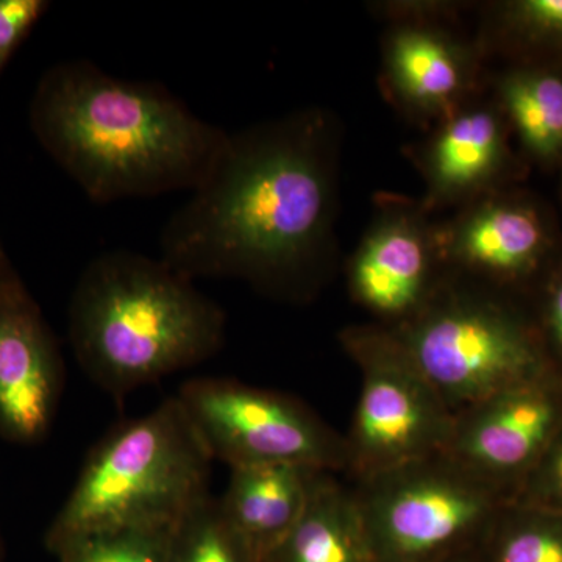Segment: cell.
<instances>
[{"instance_id": "19", "label": "cell", "mask_w": 562, "mask_h": 562, "mask_svg": "<svg viewBox=\"0 0 562 562\" xmlns=\"http://www.w3.org/2000/svg\"><path fill=\"white\" fill-rule=\"evenodd\" d=\"M508 505L482 543L484 562H562V517Z\"/></svg>"}, {"instance_id": "21", "label": "cell", "mask_w": 562, "mask_h": 562, "mask_svg": "<svg viewBox=\"0 0 562 562\" xmlns=\"http://www.w3.org/2000/svg\"><path fill=\"white\" fill-rule=\"evenodd\" d=\"M172 531L122 530L80 536L58 547L65 562H169Z\"/></svg>"}, {"instance_id": "15", "label": "cell", "mask_w": 562, "mask_h": 562, "mask_svg": "<svg viewBox=\"0 0 562 562\" xmlns=\"http://www.w3.org/2000/svg\"><path fill=\"white\" fill-rule=\"evenodd\" d=\"M319 472L295 464L232 469L217 502L224 522L255 562H266L299 522Z\"/></svg>"}, {"instance_id": "11", "label": "cell", "mask_w": 562, "mask_h": 562, "mask_svg": "<svg viewBox=\"0 0 562 562\" xmlns=\"http://www.w3.org/2000/svg\"><path fill=\"white\" fill-rule=\"evenodd\" d=\"M509 136L512 128L501 106L484 92L430 128L409 151L424 179L425 210L435 216L508 190L522 169Z\"/></svg>"}, {"instance_id": "3", "label": "cell", "mask_w": 562, "mask_h": 562, "mask_svg": "<svg viewBox=\"0 0 562 562\" xmlns=\"http://www.w3.org/2000/svg\"><path fill=\"white\" fill-rule=\"evenodd\" d=\"M225 313L165 261L127 250L94 258L74 290L69 338L85 373L125 397L209 360Z\"/></svg>"}, {"instance_id": "12", "label": "cell", "mask_w": 562, "mask_h": 562, "mask_svg": "<svg viewBox=\"0 0 562 562\" xmlns=\"http://www.w3.org/2000/svg\"><path fill=\"white\" fill-rule=\"evenodd\" d=\"M438 241L446 272L480 286L530 279L554 249L542 210L509 190L484 195L438 222Z\"/></svg>"}, {"instance_id": "7", "label": "cell", "mask_w": 562, "mask_h": 562, "mask_svg": "<svg viewBox=\"0 0 562 562\" xmlns=\"http://www.w3.org/2000/svg\"><path fill=\"white\" fill-rule=\"evenodd\" d=\"M339 341L361 372V392L346 442V471L357 482L447 453L457 414L425 379L391 328L358 325Z\"/></svg>"}, {"instance_id": "25", "label": "cell", "mask_w": 562, "mask_h": 562, "mask_svg": "<svg viewBox=\"0 0 562 562\" xmlns=\"http://www.w3.org/2000/svg\"><path fill=\"white\" fill-rule=\"evenodd\" d=\"M441 562H484L482 546L453 554V557L447 558V560Z\"/></svg>"}, {"instance_id": "17", "label": "cell", "mask_w": 562, "mask_h": 562, "mask_svg": "<svg viewBox=\"0 0 562 562\" xmlns=\"http://www.w3.org/2000/svg\"><path fill=\"white\" fill-rule=\"evenodd\" d=\"M487 85L525 154L539 165H562V68L514 65Z\"/></svg>"}, {"instance_id": "2", "label": "cell", "mask_w": 562, "mask_h": 562, "mask_svg": "<svg viewBox=\"0 0 562 562\" xmlns=\"http://www.w3.org/2000/svg\"><path fill=\"white\" fill-rule=\"evenodd\" d=\"M31 125L52 160L98 203L195 190L228 135L165 85L116 79L88 60L46 70Z\"/></svg>"}, {"instance_id": "10", "label": "cell", "mask_w": 562, "mask_h": 562, "mask_svg": "<svg viewBox=\"0 0 562 562\" xmlns=\"http://www.w3.org/2000/svg\"><path fill=\"white\" fill-rule=\"evenodd\" d=\"M347 262L351 297L395 327L424 308L446 279L438 221L420 201L384 192Z\"/></svg>"}, {"instance_id": "4", "label": "cell", "mask_w": 562, "mask_h": 562, "mask_svg": "<svg viewBox=\"0 0 562 562\" xmlns=\"http://www.w3.org/2000/svg\"><path fill=\"white\" fill-rule=\"evenodd\" d=\"M209 450L176 395L92 450L52 527L60 547L95 532L173 531L210 497Z\"/></svg>"}, {"instance_id": "24", "label": "cell", "mask_w": 562, "mask_h": 562, "mask_svg": "<svg viewBox=\"0 0 562 562\" xmlns=\"http://www.w3.org/2000/svg\"><path fill=\"white\" fill-rule=\"evenodd\" d=\"M543 324L547 341L562 358V272L552 281L547 292Z\"/></svg>"}, {"instance_id": "18", "label": "cell", "mask_w": 562, "mask_h": 562, "mask_svg": "<svg viewBox=\"0 0 562 562\" xmlns=\"http://www.w3.org/2000/svg\"><path fill=\"white\" fill-rule=\"evenodd\" d=\"M486 57L495 52L562 55V0H513L491 7L476 33Z\"/></svg>"}, {"instance_id": "14", "label": "cell", "mask_w": 562, "mask_h": 562, "mask_svg": "<svg viewBox=\"0 0 562 562\" xmlns=\"http://www.w3.org/2000/svg\"><path fill=\"white\" fill-rule=\"evenodd\" d=\"M63 383L60 351L20 277H0V435L38 442L49 431Z\"/></svg>"}, {"instance_id": "5", "label": "cell", "mask_w": 562, "mask_h": 562, "mask_svg": "<svg viewBox=\"0 0 562 562\" xmlns=\"http://www.w3.org/2000/svg\"><path fill=\"white\" fill-rule=\"evenodd\" d=\"M387 328L454 414L546 376L530 328L483 286L449 273L419 313Z\"/></svg>"}, {"instance_id": "26", "label": "cell", "mask_w": 562, "mask_h": 562, "mask_svg": "<svg viewBox=\"0 0 562 562\" xmlns=\"http://www.w3.org/2000/svg\"><path fill=\"white\" fill-rule=\"evenodd\" d=\"M11 268L10 262L7 261L5 255L0 250V277L3 276Z\"/></svg>"}, {"instance_id": "9", "label": "cell", "mask_w": 562, "mask_h": 562, "mask_svg": "<svg viewBox=\"0 0 562 562\" xmlns=\"http://www.w3.org/2000/svg\"><path fill=\"white\" fill-rule=\"evenodd\" d=\"M379 10L387 21L380 87L403 117L428 132L483 94L486 52L479 36L458 27L461 5L394 2Z\"/></svg>"}, {"instance_id": "23", "label": "cell", "mask_w": 562, "mask_h": 562, "mask_svg": "<svg viewBox=\"0 0 562 562\" xmlns=\"http://www.w3.org/2000/svg\"><path fill=\"white\" fill-rule=\"evenodd\" d=\"M47 9L44 0H0V76Z\"/></svg>"}, {"instance_id": "16", "label": "cell", "mask_w": 562, "mask_h": 562, "mask_svg": "<svg viewBox=\"0 0 562 562\" xmlns=\"http://www.w3.org/2000/svg\"><path fill=\"white\" fill-rule=\"evenodd\" d=\"M266 562H379L353 490L317 473L301 519Z\"/></svg>"}, {"instance_id": "20", "label": "cell", "mask_w": 562, "mask_h": 562, "mask_svg": "<svg viewBox=\"0 0 562 562\" xmlns=\"http://www.w3.org/2000/svg\"><path fill=\"white\" fill-rule=\"evenodd\" d=\"M169 562H255L224 522L220 502L206 498L172 531Z\"/></svg>"}, {"instance_id": "6", "label": "cell", "mask_w": 562, "mask_h": 562, "mask_svg": "<svg viewBox=\"0 0 562 562\" xmlns=\"http://www.w3.org/2000/svg\"><path fill=\"white\" fill-rule=\"evenodd\" d=\"M353 492L379 562H441L482 546L508 505L447 453L360 480Z\"/></svg>"}, {"instance_id": "8", "label": "cell", "mask_w": 562, "mask_h": 562, "mask_svg": "<svg viewBox=\"0 0 562 562\" xmlns=\"http://www.w3.org/2000/svg\"><path fill=\"white\" fill-rule=\"evenodd\" d=\"M176 397L211 460L231 469L295 464L346 471L342 436L297 398L214 376L188 380Z\"/></svg>"}, {"instance_id": "22", "label": "cell", "mask_w": 562, "mask_h": 562, "mask_svg": "<svg viewBox=\"0 0 562 562\" xmlns=\"http://www.w3.org/2000/svg\"><path fill=\"white\" fill-rule=\"evenodd\" d=\"M517 506L562 517V427L525 476Z\"/></svg>"}, {"instance_id": "1", "label": "cell", "mask_w": 562, "mask_h": 562, "mask_svg": "<svg viewBox=\"0 0 562 562\" xmlns=\"http://www.w3.org/2000/svg\"><path fill=\"white\" fill-rule=\"evenodd\" d=\"M341 128L305 109L228 133L162 227L161 260L187 279L233 277L273 297L319 290L335 255Z\"/></svg>"}, {"instance_id": "13", "label": "cell", "mask_w": 562, "mask_h": 562, "mask_svg": "<svg viewBox=\"0 0 562 562\" xmlns=\"http://www.w3.org/2000/svg\"><path fill=\"white\" fill-rule=\"evenodd\" d=\"M561 427L560 395L542 376L458 413L447 454L503 491L528 475Z\"/></svg>"}]
</instances>
